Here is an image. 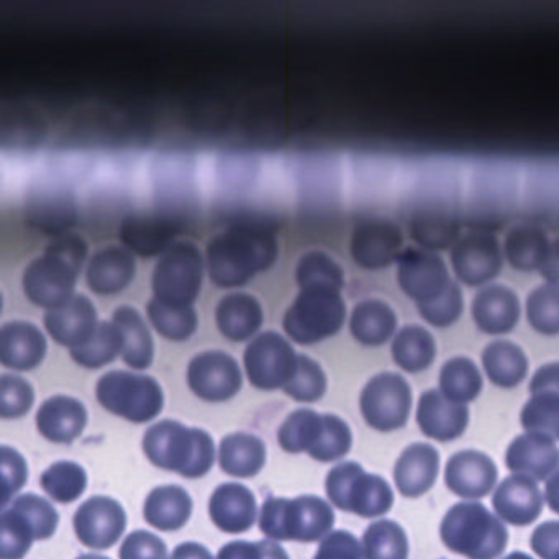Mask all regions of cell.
<instances>
[{
    "instance_id": "cell-2",
    "label": "cell",
    "mask_w": 559,
    "mask_h": 559,
    "mask_svg": "<svg viewBox=\"0 0 559 559\" xmlns=\"http://www.w3.org/2000/svg\"><path fill=\"white\" fill-rule=\"evenodd\" d=\"M276 257V238L270 231L230 228L209 241V274L217 286H245L251 277L273 266Z\"/></svg>"
},
{
    "instance_id": "cell-12",
    "label": "cell",
    "mask_w": 559,
    "mask_h": 559,
    "mask_svg": "<svg viewBox=\"0 0 559 559\" xmlns=\"http://www.w3.org/2000/svg\"><path fill=\"white\" fill-rule=\"evenodd\" d=\"M243 361L248 379L254 388L276 391L289 378L296 352L280 333L264 332L245 349Z\"/></svg>"
},
{
    "instance_id": "cell-40",
    "label": "cell",
    "mask_w": 559,
    "mask_h": 559,
    "mask_svg": "<svg viewBox=\"0 0 559 559\" xmlns=\"http://www.w3.org/2000/svg\"><path fill=\"white\" fill-rule=\"evenodd\" d=\"M148 316L163 336L176 342L188 340L198 330V312L192 306H175L155 296L148 302Z\"/></svg>"
},
{
    "instance_id": "cell-52",
    "label": "cell",
    "mask_w": 559,
    "mask_h": 559,
    "mask_svg": "<svg viewBox=\"0 0 559 559\" xmlns=\"http://www.w3.org/2000/svg\"><path fill=\"white\" fill-rule=\"evenodd\" d=\"M35 392L22 376H0V417L19 418L34 405Z\"/></svg>"
},
{
    "instance_id": "cell-6",
    "label": "cell",
    "mask_w": 559,
    "mask_h": 559,
    "mask_svg": "<svg viewBox=\"0 0 559 559\" xmlns=\"http://www.w3.org/2000/svg\"><path fill=\"white\" fill-rule=\"evenodd\" d=\"M335 512L317 496L266 497L260 513L261 532L274 539L317 542L332 530Z\"/></svg>"
},
{
    "instance_id": "cell-41",
    "label": "cell",
    "mask_w": 559,
    "mask_h": 559,
    "mask_svg": "<svg viewBox=\"0 0 559 559\" xmlns=\"http://www.w3.org/2000/svg\"><path fill=\"white\" fill-rule=\"evenodd\" d=\"M365 558L404 559L408 555V539L404 528L394 520L371 523L362 535Z\"/></svg>"
},
{
    "instance_id": "cell-51",
    "label": "cell",
    "mask_w": 559,
    "mask_h": 559,
    "mask_svg": "<svg viewBox=\"0 0 559 559\" xmlns=\"http://www.w3.org/2000/svg\"><path fill=\"white\" fill-rule=\"evenodd\" d=\"M463 293L456 281L450 280L443 293L428 302L418 304L420 316L433 326H450L463 312Z\"/></svg>"
},
{
    "instance_id": "cell-10",
    "label": "cell",
    "mask_w": 559,
    "mask_h": 559,
    "mask_svg": "<svg viewBox=\"0 0 559 559\" xmlns=\"http://www.w3.org/2000/svg\"><path fill=\"white\" fill-rule=\"evenodd\" d=\"M97 399L107 411L132 421H148L163 411L165 395L152 376L110 371L97 381Z\"/></svg>"
},
{
    "instance_id": "cell-49",
    "label": "cell",
    "mask_w": 559,
    "mask_h": 559,
    "mask_svg": "<svg viewBox=\"0 0 559 559\" xmlns=\"http://www.w3.org/2000/svg\"><path fill=\"white\" fill-rule=\"evenodd\" d=\"M526 317L530 325L539 333H558V283L543 284L530 294L526 299Z\"/></svg>"
},
{
    "instance_id": "cell-4",
    "label": "cell",
    "mask_w": 559,
    "mask_h": 559,
    "mask_svg": "<svg viewBox=\"0 0 559 559\" xmlns=\"http://www.w3.org/2000/svg\"><path fill=\"white\" fill-rule=\"evenodd\" d=\"M143 450L153 464L186 477H201L215 461V443L207 431L162 420L146 430Z\"/></svg>"
},
{
    "instance_id": "cell-1",
    "label": "cell",
    "mask_w": 559,
    "mask_h": 559,
    "mask_svg": "<svg viewBox=\"0 0 559 559\" xmlns=\"http://www.w3.org/2000/svg\"><path fill=\"white\" fill-rule=\"evenodd\" d=\"M86 162L70 156L50 158L32 179L27 194V218L45 234H63L76 224L78 195L74 179Z\"/></svg>"
},
{
    "instance_id": "cell-9",
    "label": "cell",
    "mask_w": 559,
    "mask_h": 559,
    "mask_svg": "<svg viewBox=\"0 0 559 559\" xmlns=\"http://www.w3.org/2000/svg\"><path fill=\"white\" fill-rule=\"evenodd\" d=\"M205 261L192 241L169 245L153 273L158 299L175 306H192L201 293Z\"/></svg>"
},
{
    "instance_id": "cell-42",
    "label": "cell",
    "mask_w": 559,
    "mask_h": 559,
    "mask_svg": "<svg viewBox=\"0 0 559 559\" xmlns=\"http://www.w3.org/2000/svg\"><path fill=\"white\" fill-rule=\"evenodd\" d=\"M323 415L317 414L310 408H299L293 412L281 425L277 431V440L281 448L287 453H302L319 440L322 431Z\"/></svg>"
},
{
    "instance_id": "cell-16",
    "label": "cell",
    "mask_w": 559,
    "mask_h": 559,
    "mask_svg": "<svg viewBox=\"0 0 559 559\" xmlns=\"http://www.w3.org/2000/svg\"><path fill=\"white\" fill-rule=\"evenodd\" d=\"M397 263L399 286L417 306L440 296L450 283V273L440 254L407 250L397 254Z\"/></svg>"
},
{
    "instance_id": "cell-25",
    "label": "cell",
    "mask_w": 559,
    "mask_h": 559,
    "mask_svg": "<svg viewBox=\"0 0 559 559\" xmlns=\"http://www.w3.org/2000/svg\"><path fill=\"white\" fill-rule=\"evenodd\" d=\"M47 355V338L31 322L17 320L0 326V362L14 369H32Z\"/></svg>"
},
{
    "instance_id": "cell-53",
    "label": "cell",
    "mask_w": 559,
    "mask_h": 559,
    "mask_svg": "<svg viewBox=\"0 0 559 559\" xmlns=\"http://www.w3.org/2000/svg\"><path fill=\"white\" fill-rule=\"evenodd\" d=\"M12 506L27 516L32 528H34L35 539L50 538L57 532L60 515L44 497L37 496V493H24V496H19Z\"/></svg>"
},
{
    "instance_id": "cell-19",
    "label": "cell",
    "mask_w": 559,
    "mask_h": 559,
    "mask_svg": "<svg viewBox=\"0 0 559 559\" xmlns=\"http://www.w3.org/2000/svg\"><path fill=\"white\" fill-rule=\"evenodd\" d=\"M499 471L487 454L476 450L457 451L448 460L444 480L450 490L466 499L486 497L496 486Z\"/></svg>"
},
{
    "instance_id": "cell-46",
    "label": "cell",
    "mask_w": 559,
    "mask_h": 559,
    "mask_svg": "<svg viewBox=\"0 0 559 559\" xmlns=\"http://www.w3.org/2000/svg\"><path fill=\"white\" fill-rule=\"evenodd\" d=\"M296 280L300 287L329 286L338 290L345 283L342 266L323 251H310L300 258Z\"/></svg>"
},
{
    "instance_id": "cell-27",
    "label": "cell",
    "mask_w": 559,
    "mask_h": 559,
    "mask_svg": "<svg viewBox=\"0 0 559 559\" xmlns=\"http://www.w3.org/2000/svg\"><path fill=\"white\" fill-rule=\"evenodd\" d=\"M476 325L490 335L510 332L520 319V300L509 287L492 284L484 287L473 300Z\"/></svg>"
},
{
    "instance_id": "cell-34",
    "label": "cell",
    "mask_w": 559,
    "mask_h": 559,
    "mask_svg": "<svg viewBox=\"0 0 559 559\" xmlns=\"http://www.w3.org/2000/svg\"><path fill=\"white\" fill-rule=\"evenodd\" d=\"M397 317L394 310L378 299L359 302L349 319L352 335L362 345L378 346L394 335Z\"/></svg>"
},
{
    "instance_id": "cell-44",
    "label": "cell",
    "mask_w": 559,
    "mask_h": 559,
    "mask_svg": "<svg viewBox=\"0 0 559 559\" xmlns=\"http://www.w3.org/2000/svg\"><path fill=\"white\" fill-rule=\"evenodd\" d=\"M283 388L296 401H319L326 391V376L319 362L307 355H296L293 371Z\"/></svg>"
},
{
    "instance_id": "cell-21",
    "label": "cell",
    "mask_w": 559,
    "mask_h": 559,
    "mask_svg": "<svg viewBox=\"0 0 559 559\" xmlns=\"http://www.w3.org/2000/svg\"><path fill=\"white\" fill-rule=\"evenodd\" d=\"M506 464L512 473L546 480L558 467L556 440L542 431L520 435L507 448Z\"/></svg>"
},
{
    "instance_id": "cell-5",
    "label": "cell",
    "mask_w": 559,
    "mask_h": 559,
    "mask_svg": "<svg viewBox=\"0 0 559 559\" xmlns=\"http://www.w3.org/2000/svg\"><path fill=\"white\" fill-rule=\"evenodd\" d=\"M440 535L451 551L474 559L496 558L509 543L503 523L479 502L454 503L441 522Z\"/></svg>"
},
{
    "instance_id": "cell-63",
    "label": "cell",
    "mask_w": 559,
    "mask_h": 559,
    "mask_svg": "<svg viewBox=\"0 0 559 559\" xmlns=\"http://www.w3.org/2000/svg\"><path fill=\"white\" fill-rule=\"evenodd\" d=\"M2 307H4V297H2V293H0V312H2Z\"/></svg>"
},
{
    "instance_id": "cell-56",
    "label": "cell",
    "mask_w": 559,
    "mask_h": 559,
    "mask_svg": "<svg viewBox=\"0 0 559 559\" xmlns=\"http://www.w3.org/2000/svg\"><path fill=\"white\" fill-rule=\"evenodd\" d=\"M365 558L361 545L352 533L333 532L332 535L323 536L322 545L317 551V558Z\"/></svg>"
},
{
    "instance_id": "cell-38",
    "label": "cell",
    "mask_w": 559,
    "mask_h": 559,
    "mask_svg": "<svg viewBox=\"0 0 559 559\" xmlns=\"http://www.w3.org/2000/svg\"><path fill=\"white\" fill-rule=\"evenodd\" d=\"M120 352H122V336L112 322H97L93 332L83 342L71 346V356L74 361L86 368H100L114 361Z\"/></svg>"
},
{
    "instance_id": "cell-33",
    "label": "cell",
    "mask_w": 559,
    "mask_h": 559,
    "mask_svg": "<svg viewBox=\"0 0 559 559\" xmlns=\"http://www.w3.org/2000/svg\"><path fill=\"white\" fill-rule=\"evenodd\" d=\"M145 519L156 528L171 532L188 523L192 513V499L181 486L168 484L148 493L145 500Z\"/></svg>"
},
{
    "instance_id": "cell-18",
    "label": "cell",
    "mask_w": 559,
    "mask_h": 559,
    "mask_svg": "<svg viewBox=\"0 0 559 559\" xmlns=\"http://www.w3.org/2000/svg\"><path fill=\"white\" fill-rule=\"evenodd\" d=\"M178 235L173 215L159 209L133 212L123 218L120 237L123 243L142 257L163 253Z\"/></svg>"
},
{
    "instance_id": "cell-31",
    "label": "cell",
    "mask_w": 559,
    "mask_h": 559,
    "mask_svg": "<svg viewBox=\"0 0 559 559\" xmlns=\"http://www.w3.org/2000/svg\"><path fill=\"white\" fill-rule=\"evenodd\" d=\"M218 463L225 473L235 477H251L266 463V444L257 435H227L218 447Z\"/></svg>"
},
{
    "instance_id": "cell-50",
    "label": "cell",
    "mask_w": 559,
    "mask_h": 559,
    "mask_svg": "<svg viewBox=\"0 0 559 559\" xmlns=\"http://www.w3.org/2000/svg\"><path fill=\"white\" fill-rule=\"evenodd\" d=\"M411 230L412 238L430 250H444L460 235V227L454 224L453 218L443 217V215H425V217L415 218Z\"/></svg>"
},
{
    "instance_id": "cell-20",
    "label": "cell",
    "mask_w": 559,
    "mask_h": 559,
    "mask_svg": "<svg viewBox=\"0 0 559 559\" xmlns=\"http://www.w3.org/2000/svg\"><path fill=\"white\" fill-rule=\"evenodd\" d=\"M417 421L427 437L438 441H451L466 430L469 424V408L461 402L444 397L441 391L431 389L420 395Z\"/></svg>"
},
{
    "instance_id": "cell-48",
    "label": "cell",
    "mask_w": 559,
    "mask_h": 559,
    "mask_svg": "<svg viewBox=\"0 0 559 559\" xmlns=\"http://www.w3.org/2000/svg\"><path fill=\"white\" fill-rule=\"evenodd\" d=\"M522 425L526 431H542L556 440L559 435L558 391L533 392L523 407Z\"/></svg>"
},
{
    "instance_id": "cell-37",
    "label": "cell",
    "mask_w": 559,
    "mask_h": 559,
    "mask_svg": "<svg viewBox=\"0 0 559 559\" xmlns=\"http://www.w3.org/2000/svg\"><path fill=\"white\" fill-rule=\"evenodd\" d=\"M437 355L433 335L424 326L407 325L392 343V356L402 369L418 372L427 369Z\"/></svg>"
},
{
    "instance_id": "cell-57",
    "label": "cell",
    "mask_w": 559,
    "mask_h": 559,
    "mask_svg": "<svg viewBox=\"0 0 559 559\" xmlns=\"http://www.w3.org/2000/svg\"><path fill=\"white\" fill-rule=\"evenodd\" d=\"M532 548L545 559H559V523H542L532 535Z\"/></svg>"
},
{
    "instance_id": "cell-22",
    "label": "cell",
    "mask_w": 559,
    "mask_h": 559,
    "mask_svg": "<svg viewBox=\"0 0 559 559\" xmlns=\"http://www.w3.org/2000/svg\"><path fill=\"white\" fill-rule=\"evenodd\" d=\"M493 510L512 525H530L543 510V496L532 477L515 474L506 477L492 496Z\"/></svg>"
},
{
    "instance_id": "cell-45",
    "label": "cell",
    "mask_w": 559,
    "mask_h": 559,
    "mask_svg": "<svg viewBox=\"0 0 559 559\" xmlns=\"http://www.w3.org/2000/svg\"><path fill=\"white\" fill-rule=\"evenodd\" d=\"M34 539V528L21 510L12 506L0 512V558H22L27 555Z\"/></svg>"
},
{
    "instance_id": "cell-3",
    "label": "cell",
    "mask_w": 559,
    "mask_h": 559,
    "mask_svg": "<svg viewBox=\"0 0 559 559\" xmlns=\"http://www.w3.org/2000/svg\"><path fill=\"white\" fill-rule=\"evenodd\" d=\"M87 258V243L76 234H64L48 245L45 253L28 264L24 289L32 302L60 306L73 294Z\"/></svg>"
},
{
    "instance_id": "cell-13",
    "label": "cell",
    "mask_w": 559,
    "mask_h": 559,
    "mask_svg": "<svg viewBox=\"0 0 559 559\" xmlns=\"http://www.w3.org/2000/svg\"><path fill=\"white\" fill-rule=\"evenodd\" d=\"M188 382L192 392L204 401L224 402L240 391L243 374L234 356L204 352L189 362Z\"/></svg>"
},
{
    "instance_id": "cell-26",
    "label": "cell",
    "mask_w": 559,
    "mask_h": 559,
    "mask_svg": "<svg viewBox=\"0 0 559 559\" xmlns=\"http://www.w3.org/2000/svg\"><path fill=\"white\" fill-rule=\"evenodd\" d=\"M440 453L428 443L405 448L394 467L395 486L405 497H420L438 477Z\"/></svg>"
},
{
    "instance_id": "cell-30",
    "label": "cell",
    "mask_w": 559,
    "mask_h": 559,
    "mask_svg": "<svg viewBox=\"0 0 559 559\" xmlns=\"http://www.w3.org/2000/svg\"><path fill=\"white\" fill-rule=\"evenodd\" d=\"M218 330L231 342H245L263 325V309L250 294H228L215 310Z\"/></svg>"
},
{
    "instance_id": "cell-39",
    "label": "cell",
    "mask_w": 559,
    "mask_h": 559,
    "mask_svg": "<svg viewBox=\"0 0 559 559\" xmlns=\"http://www.w3.org/2000/svg\"><path fill=\"white\" fill-rule=\"evenodd\" d=\"M483 376L473 359L456 356L448 359L440 371L441 394L450 401L471 402L483 389Z\"/></svg>"
},
{
    "instance_id": "cell-62",
    "label": "cell",
    "mask_w": 559,
    "mask_h": 559,
    "mask_svg": "<svg viewBox=\"0 0 559 559\" xmlns=\"http://www.w3.org/2000/svg\"><path fill=\"white\" fill-rule=\"evenodd\" d=\"M556 487H558V473H552L551 479H549V492H551V509L552 512H558V503H556Z\"/></svg>"
},
{
    "instance_id": "cell-43",
    "label": "cell",
    "mask_w": 559,
    "mask_h": 559,
    "mask_svg": "<svg viewBox=\"0 0 559 559\" xmlns=\"http://www.w3.org/2000/svg\"><path fill=\"white\" fill-rule=\"evenodd\" d=\"M40 484L58 502H73L86 489L87 474L74 461H58L41 474Z\"/></svg>"
},
{
    "instance_id": "cell-23",
    "label": "cell",
    "mask_w": 559,
    "mask_h": 559,
    "mask_svg": "<svg viewBox=\"0 0 559 559\" xmlns=\"http://www.w3.org/2000/svg\"><path fill=\"white\" fill-rule=\"evenodd\" d=\"M209 513L222 532L243 533L257 522L258 503L243 484L225 483L212 493Z\"/></svg>"
},
{
    "instance_id": "cell-24",
    "label": "cell",
    "mask_w": 559,
    "mask_h": 559,
    "mask_svg": "<svg viewBox=\"0 0 559 559\" xmlns=\"http://www.w3.org/2000/svg\"><path fill=\"white\" fill-rule=\"evenodd\" d=\"M97 323V312L90 297L71 294L60 306L45 313V326L61 345L74 346L83 342Z\"/></svg>"
},
{
    "instance_id": "cell-55",
    "label": "cell",
    "mask_w": 559,
    "mask_h": 559,
    "mask_svg": "<svg viewBox=\"0 0 559 559\" xmlns=\"http://www.w3.org/2000/svg\"><path fill=\"white\" fill-rule=\"evenodd\" d=\"M119 555L123 559L165 558L168 555V549H166L165 542L158 536L146 532V530H136L127 536Z\"/></svg>"
},
{
    "instance_id": "cell-8",
    "label": "cell",
    "mask_w": 559,
    "mask_h": 559,
    "mask_svg": "<svg viewBox=\"0 0 559 559\" xmlns=\"http://www.w3.org/2000/svg\"><path fill=\"white\" fill-rule=\"evenodd\" d=\"M326 493L338 509L356 515L378 516L394 506V493L384 477L366 473L355 461L336 464L326 476Z\"/></svg>"
},
{
    "instance_id": "cell-61",
    "label": "cell",
    "mask_w": 559,
    "mask_h": 559,
    "mask_svg": "<svg viewBox=\"0 0 559 559\" xmlns=\"http://www.w3.org/2000/svg\"><path fill=\"white\" fill-rule=\"evenodd\" d=\"M191 552H194V555H202V556H211V552L205 551L204 548H201V545H191V543H188V545H181L178 549H176L173 555L175 556H188L191 555Z\"/></svg>"
},
{
    "instance_id": "cell-64",
    "label": "cell",
    "mask_w": 559,
    "mask_h": 559,
    "mask_svg": "<svg viewBox=\"0 0 559 559\" xmlns=\"http://www.w3.org/2000/svg\"><path fill=\"white\" fill-rule=\"evenodd\" d=\"M2 173L4 171H2V163H0V179H2Z\"/></svg>"
},
{
    "instance_id": "cell-15",
    "label": "cell",
    "mask_w": 559,
    "mask_h": 559,
    "mask_svg": "<svg viewBox=\"0 0 559 559\" xmlns=\"http://www.w3.org/2000/svg\"><path fill=\"white\" fill-rule=\"evenodd\" d=\"M126 526V510L112 497H91L74 515L78 538L90 548L107 549L116 545Z\"/></svg>"
},
{
    "instance_id": "cell-17",
    "label": "cell",
    "mask_w": 559,
    "mask_h": 559,
    "mask_svg": "<svg viewBox=\"0 0 559 559\" xmlns=\"http://www.w3.org/2000/svg\"><path fill=\"white\" fill-rule=\"evenodd\" d=\"M404 237L394 222L371 218L361 222L353 231L352 254L359 266L379 270L388 266L401 253Z\"/></svg>"
},
{
    "instance_id": "cell-28",
    "label": "cell",
    "mask_w": 559,
    "mask_h": 559,
    "mask_svg": "<svg viewBox=\"0 0 559 559\" xmlns=\"http://www.w3.org/2000/svg\"><path fill=\"white\" fill-rule=\"evenodd\" d=\"M87 411L83 402L70 395H55L38 408L37 425L47 440L71 443L83 433Z\"/></svg>"
},
{
    "instance_id": "cell-35",
    "label": "cell",
    "mask_w": 559,
    "mask_h": 559,
    "mask_svg": "<svg viewBox=\"0 0 559 559\" xmlns=\"http://www.w3.org/2000/svg\"><path fill=\"white\" fill-rule=\"evenodd\" d=\"M483 365L490 382L500 388H515L528 371V359L515 343L496 340L483 353Z\"/></svg>"
},
{
    "instance_id": "cell-58",
    "label": "cell",
    "mask_w": 559,
    "mask_h": 559,
    "mask_svg": "<svg viewBox=\"0 0 559 559\" xmlns=\"http://www.w3.org/2000/svg\"><path fill=\"white\" fill-rule=\"evenodd\" d=\"M218 556L222 558H227V556H281V558H286V552L280 548V545L271 542H260V543H243V542H235L230 543V545L225 546Z\"/></svg>"
},
{
    "instance_id": "cell-11",
    "label": "cell",
    "mask_w": 559,
    "mask_h": 559,
    "mask_svg": "<svg viewBox=\"0 0 559 559\" xmlns=\"http://www.w3.org/2000/svg\"><path fill=\"white\" fill-rule=\"evenodd\" d=\"M362 417L369 427L397 430L407 424L412 408V389L397 372H381L369 379L359 397Z\"/></svg>"
},
{
    "instance_id": "cell-14",
    "label": "cell",
    "mask_w": 559,
    "mask_h": 559,
    "mask_svg": "<svg viewBox=\"0 0 559 559\" xmlns=\"http://www.w3.org/2000/svg\"><path fill=\"white\" fill-rule=\"evenodd\" d=\"M502 263L499 240L483 231L464 235L451 250L454 273L469 286H480L493 280L500 273Z\"/></svg>"
},
{
    "instance_id": "cell-47",
    "label": "cell",
    "mask_w": 559,
    "mask_h": 559,
    "mask_svg": "<svg viewBox=\"0 0 559 559\" xmlns=\"http://www.w3.org/2000/svg\"><path fill=\"white\" fill-rule=\"evenodd\" d=\"M353 433L349 425L343 418L336 415H323L322 431H320L319 440L310 447L307 453L317 461L340 460L352 450Z\"/></svg>"
},
{
    "instance_id": "cell-36",
    "label": "cell",
    "mask_w": 559,
    "mask_h": 559,
    "mask_svg": "<svg viewBox=\"0 0 559 559\" xmlns=\"http://www.w3.org/2000/svg\"><path fill=\"white\" fill-rule=\"evenodd\" d=\"M552 245H549L548 235L539 227L522 225L512 228L506 237L503 251L507 260L515 270H539L548 258Z\"/></svg>"
},
{
    "instance_id": "cell-7",
    "label": "cell",
    "mask_w": 559,
    "mask_h": 559,
    "mask_svg": "<svg viewBox=\"0 0 559 559\" xmlns=\"http://www.w3.org/2000/svg\"><path fill=\"white\" fill-rule=\"evenodd\" d=\"M346 306L338 289L329 286L302 287L284 316L287 335L300 345L320 342L340 332Z\"/></svg>"
},
{
    "instance_id": "cell-32",
    "label": "cell",
    "mask_w": 559,
    "mask_h": 559,
    "mask_svg": "<svg viewBox=\"0 0 559 559\" xmlns=\"http://www.w3.org/2000/svg\"><path fill=\"white\" fill-rule=\"evenodd\" d=\"M114 325L122 336V358L127 365L136 369L148 368L155 356V343L145 320L139 310L122 306L114 312Z\"/></svg>"
},
{
    "instance_id": "cell-54",
    "label": "cell",
    "mask_w": 559,
    "mask_h": 559,
    "mask_svg": "<svg viewBox=\"0 0 559 559\" xmlns=\"http://www.w3.org/2000/svg\"><path fill=\"white\" fill-rule=\"evenodd\" d=\"M28 466L25 457L15 448L0 444V509L25 486Z\"/></svg>"
},
{
    "instance_id": "cell-29",
    "label": "cell",
    "mask_w": 559,
    "mask_h": 559,
    "mask_svg": "<svg viewBox=\"0 0 559 559\" xmlns=\"http://www.w3.org/2000/svg\"><path fill=\"white\" fill-rule=\"evenodd\" d=\"M136 261L127 248L110 245L94 253L87 264V283L99 294L126 289L135 277Z\"/></svg>"
},
{
    "instance_id": "cell-60",
    "label": "cell",
    "mask_w": 559,
    "mask_h": 559,
    "mask_svg": "<svg viewBox=\"0 0 559 559\" xmlns=\"http://www.w3.org/2000/svg\"><path fill=\"white\" fill-rule=\"evenodd\" d=\"M538 271L549 283H556V281H558V241L552 243L548 258H546L545 263H543V266L539 267Z\"/></svg>"
},
{
    "instance_id": "cell-59",
    "label": "cell",
    "mask_w": 559,
    "mask_h": 559,
    "mask_svg": "<svg viewBox=\"0 0 559 559\" xmlns=\"http://www.w3.org/2000/svg\"><path fill=\"white\" fill-rule=\"evenodd\" d=\"M558 391V365L543 366L530 382V392Z\"/></svg>"
}]
</instances>
